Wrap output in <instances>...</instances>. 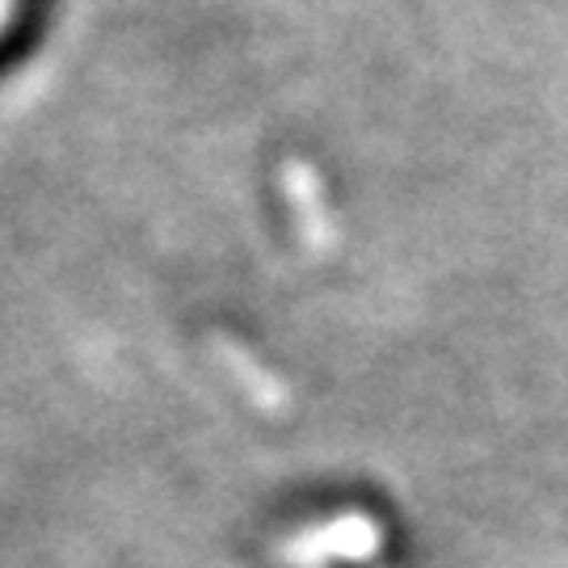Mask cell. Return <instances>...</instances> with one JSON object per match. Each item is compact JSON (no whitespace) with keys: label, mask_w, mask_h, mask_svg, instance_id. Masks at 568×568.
Here are the masks:
<instances>
[{"label":"cell","mask_w":568,"mask_h":568,"mask_svg":"<svg viewBox=\"0 0 568 568\" xmlns=\"http://www.w3.org/2000/svg\"><path fill=\"white\" fill-rule=\"evenodd\" d=\"M283 190H286V203L295 211V220H300V232H304V241L312 248H325L328 244V215H325V199H321V182H316V173L300 161H286L283 169Z\"/></svg>","instance_id":"obj_2"},{"label":"cell","mask_w":568,"mask_h":568,"mask_svg":"<svg viewBox=\"0 0 568 568\" xmlns=\"http://www.w3.org/2000/svg\"><path fill=\"white\" fill-rule=\"evenodd\" d=\"M220 354H224L227 366H232L236 375H244V384H248L253 392H257V400H262V405H270V400L278 405V392H274V384H265V375H262V371H257L253 363H248V358H244L241 349H232V345H224Z\"/></svg>","instance_id":"obj_3"},{"label":"cell","mask_w":568,"mask_h":568,"mask_svg":"<svg viewBox=\"0 0 568 568\" xmlns=\"http://www.w3.org/2000/svg\"><path fill=\"white\" fill-rule=\"evenodd\" d=\"M384 544V530L366 514H342L333 523L304 530L295 539H286L278 548V560L286 568H316L328 560H371Z\"/></svg>","instance_id":"obj_1"}]
</instances>
